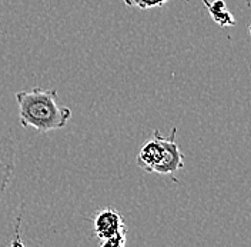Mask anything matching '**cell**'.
<instances>
[{
	"instance_id": "cell-1",
	"label": "cell",
	"mask_w": 251,
	"mask_h": 247,
	"mask_svg": "<svg viewBox=\"0 0 251 247\" xmlns=\"http://www.w3.org/2000/svg\"><path fill=\"white\" fill-rule=\"evenodd\" d=\"M19 120L23 127H33L39 133L59 130L69 123L72 110L57 103L56 89L34 87L29 92L16 93Z\"/></svg>"
},
{
	"instance_id": "cell-2",
	"label": "cell",
	"mask_w": 251,
	"mask_h": 247,
	"mask_svg": "<svg viewBox=\"0 0 251 247\" xmlns=\"http://www.w3.org/2000/svg\"><path fill=\"white\" fill-rule=\"evenodd\" d=\"M176 132H177V127L174 126L172 127V132H170V136L169 137H163L160 135V132L154 129V137H156L161 146H163V150H164V155L161 162L157 165L156 167L153 169V173H158V174H174L176 171L181 170L184 167V155L176 140Z\"/></svg>"
},
{
	"instance_id": "cell-3",
	"label": "cell",
	"mask_w": 251,
	"mask_h": 247,
	"mask_svg": "<svg viewBox=\"0 0 251 247\" xmlns=\"http://www.w3.org/2000/svg\"><path fill=\"white\" fill-rule=\"evenodd\" d=\"M93 227L94 234L100 242L120 233H127L125 219L113 207H104L94 215Z\"/></svg>"
},
{
	"instance_id": "cell-4",
	"label": "cell",
	"mask_w": 251,
	"mask_h": 247,
	"mask_svg": "<svg viewBox=\"0 0 251 247\" xmlns=\"http://www.w3.org/2000/svg\"><path fill=\"white\" fill-rule=\"evenodd\" d=\"M163 155H164V150H163L161 143L153 136V139L144 141V144L141 146L136 163L140 169L153 173V169L161 162Z\"/></svg>"
},
{
	"instance_id": "cell-5",
	"label": "cell",
	"mask_w": 251,
	"mask_h": 247,
	"mask_svg": "<svg viewBox=\"0 0 251 247\" xmlns=\"http://www.w3.org/2000/svg\"><path fill=\"white\" fill-rule=\"evenodd\" d=\"M15 170V150L9 137L0 139V193L6 190Z\"/></svg>"
},
{
	"instance_id": "cell-6",
	"label": "cell",
	"mask_w": 251,
	"mask_h": 247,
	"mask_svg": "<svg viewBox=\"0 0 251 247\" xmlns=\"http://www.w3.org/2000/svg\"><path fill=\"white\" fill-rule=\"evenodd\" d=\"M204 6L207 7L211 19L219 25L220 27H231L235 25V19L233 13L227 9L224 0H214L213 3L208 0H203Z\"/></svg>"
},
{
	"instance_id": "cell-7",
	"label": "cell",
	"mask_w": 251,
	"mask_h": 247,
	"mask_svg": "<svg viewBox=\"0 0 251 247\" xmlns=\"http://www.w3.org/2000/svg\"><path fill=\"white\" fill-rule=\"evenodd\" d=\"M170 0H123L127 7H137L140 10H147L153 7H161Z\"/></svg>"
},
{
	"instance_id": "cell-8",
	"label": "cell",
	"mask_w": 251,
	"mask_h": 247,
	"mask_svg": "<svg viewBox=\"0 0 251 247\" xmlns=\"http://www.w3.org/2000/svg\"><path fill=\"white\" fill-rule=\"evenodd\" d=\"M127 242V233H120L116 236H111L109 239L100 242L101 247H123Z\"/></svg>"
}]
</instances>
